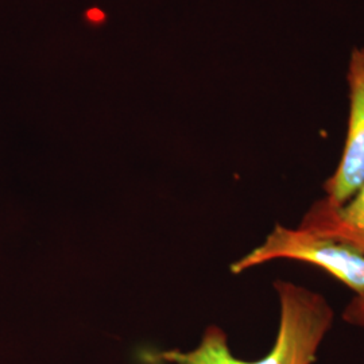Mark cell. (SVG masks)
<instances>
[{"label": "cell", "instance_id": "2", "mask_svg": "<svg viewBox=\"0 0 364 364\" xmlns=\"http://www.w3.org/2000/svg\"><path fill=\"white\" fill-rule=\"evenodd\" d=\"M273 260L316 266L351 290L350 304H364V248L343 236L278 223L260 246L235 262L231 272L243 273Z\"/></svg>", "mask_w": 364, "mask_h": 364}, {"label": "cell", "instance_id": "4", "mask_svg": "<svg viewBox=\"0 0 364 364\" xmlns=\"http://www.w3.org/2000/svg\"><path fill=\"white\" fill-rule=\"evenodd\" d=\"M299 227L316 232L338 235L364 248V230L338 220L324 197L313 203L304 215ZM341 317L348 326L364 329V304L353 305L348 302Z\"/></svg>", "mask_w": 364, "mask_h": 364}, {"label": "cell", "instance_id": "1", "mask_svg": "<svg viewBox=\"0 0 364 364\" xmlns=\"http://www.w3.org/2000/svg\"><path fill=\"white\" fill-rule=\"evenodd\" d=\"M279 324L273 347L263 358L250 362L235 356L220 326H209L191 351L159 352L156 360L169 364H314L321 344L333 328L335 311L328 299L291 281L277 279Z\"/></svg>", "mask_w": 364, "mask_h": 364}, {"label": "cell", "instance_id": "3", "mask_svg": "<svg viewBox=\"0 0 364 364\" xmlns=\"http://www.w3.org/2000/svg\"><path fill=\"white\" fill-rule=\"evenodd\" d=\"M348 124L338 168L324 182L326 200L341 207L364 185V48H353L348 70Z\"/></svg>", "mask_w": 364, "mask_h": 364}]
</instances>
